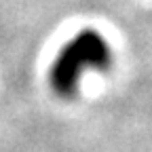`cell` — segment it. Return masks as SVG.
Returning a JSON list of instances; mask_svg holds the SVG:
<instances>
[{
	"label": "cell",
	"mask_w": 152,
	"mask_h": 152,
	"mask_svg": "<svg viewBox=\"0 0 152 152\" xmlns=\"http://www.w3.org/2000/svg\"><path fill=\"white\" fill-rule=\"evenodd\" d=\"M110 61V49L106 40L93 30H83L78 32L72 40L61 49V55L55 61V74L53 83L55 89L61 93H70L74 89V80L80 74V70L93 66H106Z\"/></svg>",
	"instance_id": "obj_1"
}]
</instances>
